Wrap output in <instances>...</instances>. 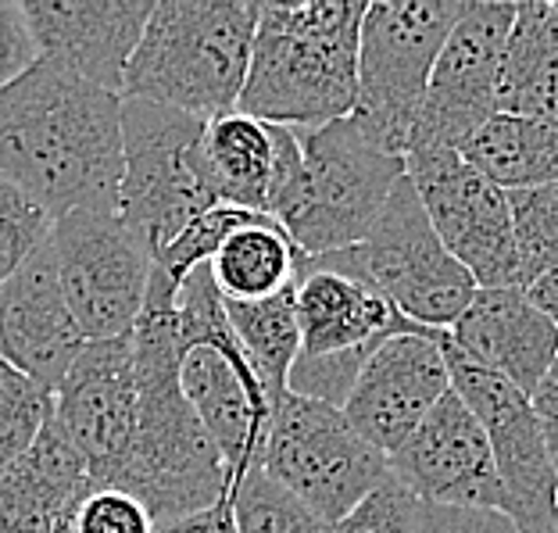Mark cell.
<instances>
[{"instance_id": "cell-13", "label": "cell", "mask_w": 558, "mask_h": 533, "mask_svg": "<svg viewBox=\"0 0 558 533\" xmlns=\"http://www.w3.org/2000/svg\"><path fill=\"white\" fill-rule=\"evenodd\" d=\"M515 4L465 0L462 19L444 44L429 75L423 111L415 119L409 155L459 150L498 116V80L505 40L512 33ZM404 155V158H409Z\"/></svg>"}, {"instance_id": "cell-6", "label": "cell", "mask_w": 558, "mask_h": 533, "mask_svg": "<svg viewBox=\"0 0 558 533\" xmlns=\"http://www.w3.org/2000/svg\"><path fill=\"white\" fill-rule=\"evenodd\" d=\"M294 133L301 140L304 186L279 226L304 258L359 247L404 180V158L359 111Z\"/></svg>"}, {"instance_id": "cell-15", "label": "cell", "mask_w": 558, "mask_h": 533, "mask_svg": "<svg viewBox=\"0 0 558 533\" xmlns=\"http://www.w3.org/2000/svg\"><path fill=\"white\" fill-rule=\"evenodd\" d=\"M140 419L133 334L86 340L54 390V423L90 465V484L111 487L130 459Z\"/></svg>"}, {"instance_id": "cell-14", "label": "cell", "mask_w": 558, "mask_h": 533, "mask_svg": "<svg viewBox=\"0 0 558 533\" xmlns=\"http://www.w3.org/2000/svg\"><path fill=\"white\" fill-rule=\"evenodd\" d=\"M451 390L465 401L490 440L505 490V516L523 533H555L558 523V476L544 444L530 395L509 379L480 370L448 344Z\"/></svg>"}, {"instance_id": "cell-39", "label": "cell", "mask_w": 558, "mask_h": 533, "mask_svg": "<svg viewBox=\"0 0 558 533\" xmlns=\"http://www.w3.org/2000/svg\"><path fill=\"white\" fill-rule=\"evenodd\" d=\"M526 298L534 301L537 308L558 326V265H555V269L544 272V276H537L534 283L526 287Z\"/></svg>"}, {"instance_id": "cell-2", "label": "cell", "mask_w": 558, "mask_h": 533, "mask_svg": "<svg viewBox=\"0 0 558 533\" xmlns=\"http://www.w3.org/2000/svg\"><path fill=\"white\" fill-rule=\"evenodd\" d=\"M175 287L180 283L155 265L144 312L133 329L140 387L136 437L111 484L144 501L158 526L215 509L233 494L230 469L180 387L183 348L175 329Z\"/></svg>"}, {"instance_id": "cell-1", "label": "cell", "mask_w": 558, "mask_h": 533, "mask_svg": "<svg viewBox=\"0 0 558 533\" xmlns=\"http://www.w3.org/2000/svg\"><path fill=\"white\" fill-rule=\"evenodd\" d=\"M0 175L54 222L119 208L122 97L40 58L0 90Z\"/></svg>"}, {"instance_id": "cell-11", "label": "cell", "mask_w": 558, "mask_h": 533, "mask_svg": "<svg viewBox=\"0 0 558 533\" xmlns=\"http://www.w3.org/2000/svg\"><path fill=\"white\" fill-rule=\"evenodd\" d=\"M69 312L86 340L130 337L144 312L155 255L119 208H83L50 233Z\"/></svg>"}, {"instance_id": "cell-22", "label": "cell", "mask_w": 558, "mask_h": 533, "mask_svg": "<svg viewBox=\"0 0 558 533\" xmlns=\"http://www.w3.org/2000/svg\"><path fill=\"white\" fill-rule=\"evenodd\" d=\"M90 487V465L50 419L33 448L0 476V533H54Z\"/></svg>"}, {"instance_id": "cell-4", "label": "cell", "mask_w": 558, "mask_h": 533, "mask_svg": "<svg viewBox=\"0 0 558 533\" xmlns=\"http://www.w3.org/2000/svg\"><path fill=\"white\" fill-rule=\"evenodd\" d=\"M258 33V0H161L130 58L122 100H150L194 119L233 111Z\"/></svg>"}, {"instance_id": "cell-8", "label": "cell", "mask_w": 558, "mask_h": 533, "mask_svg": "<svg viewBox=\"0 0 558 533\" xmlns=\"http://www.w3.org/2000/svg\"><path fill=\"white\" fill-rule=\"evenodd\" d=\"M262 473L337 526L390 480V459L354 434L333 404L287 395L272 404Z\"/></svg>"}, {"instance_id": "cell-19", "label": "cell", "mask_w": 558, "mask_h": 533, "mask_svg": "<svg viewBox=\"0 0 558 533\" xmlns=\"http://www.w3.org/2000/svg\"><path fill=\"white\" fill-rule=\"evenodd\" d=\"M22 15L40 58H54L122 97L125 69L155 15V0H22Z\"/></svg>"}, {"instance_id": "cell-27", "label": "cell", "mask_w": 558, "mask_h": 533, "mask_svg": "<svg viewBox=\"0 0 558 533\" xmlns=\"http://www.w3.org/2000/svg\"><path fill=\"white\" fill-rule=\"evenodd\" d=\"M226 301V298H222ZM226 315L244 348L247 365L276 404L287 395V379L301 354V329L294 312V287L265 301H226Z\"/></svg>"}, {"instance_id": "cell-37", "label": "cell", "mask_w": 558, "mask_h": 533, "mask_svg": "<svg viewBox=\"0 0 558 533\" xmlns=\"http://www.w3.org/2000/svg\"><path fill=\"white\" fill-rule=\"evenodd\" d=\"M530 401H534L541 434H544V444H548V455H551V465L558 476V359L548 370V376L537 384L534 395H530Z\"/></svg>"}, {"instance_id": "cell-10", "label": "cell", "mask_w": 558, "mask_h": 533, "mask_svg": "<svg viewBox=\"0 0 558 533\" xmlns=\"http://www.w3.org/2000/svg\"><path fill=\"white\" fill-rule=\"evenodd\" d=\"M348 258L404 319L437 334H448L459 323L480 290L440 244L409 172L395 186L369 237L359 247H348Z\"/></svg>"}, {"instance_id": "cell-5", "label": "cell", "mask_w": 558, "mask_h": 533, "mask_svg": "<svg viewBox=\"0 0 558 533\" xmlns=\"http://www.w3.org/2000/svg\"><path fill=\"white\" fill-rule=\"evenodd\" d=\"M175 329L183 348L180 387L236 487L251 469L262 465L272 401L244 359L208 265H197L175 287Z\"/></svg>"}, {"instance_id": "cell-21", "label": "cell", "mask_w": 558, "mask_h": 533, "mask_svg": "<svg viewBox=\"0 0 558 533\" xmlns=\"http://www.w3.org/2000/svg\"><path fill=\"white\" fill-rule=\"evenodd\" d=\"M448 344L480 370L534 395L558 359V326L526 298V290H476L459 323L448 329Z\"/></svg>"}, {"instance_id": "cell-41", "label": "cell", "mask_w": 558, "mask_h": 533, "mask_svg": "<svg viewBox=\"0 0 558 533\" xmlns=\"http://www.w3.org/2000/svg\"><path fill=\"white\" fill-rule=\"evenodd\" d=\"M555 533H558V523H555Z\"/></svg>"}, {"instance_id": "cell-30", "label": "cell", "mask_w": 558, "mask_h": 533, "mask_svg": "<svg viewBox=\"0 0 558 533\" xmlns=\"http://www.w3.org/2000/svg\"><path fill=\"white\" fill-rule=\"evenodd\" d=\"M509 211H512L519 269H523V290H526L537 276L558 265V183L512 190Z\"/></svg>"}, {"instance_id": "cell-38", "label": "cell", "mask_w": 558, "mask_h": 533, "mask_svg": "<svg viewBox=\"0 0 558 533\" xmlns=\"http://www.w3.org/2000/svg\"><path fill=\"white\" fill-rule=\"evenodd\" d=\"M155 533H236L233 505L230 501H219L215 509L183 516V519H172V523H161Z\"/></svg>"}, {"instance_id": "cell-34", "label": "cell", "mask_w": 558, "mask_h": 533, "mask_svg": "<svg viewBox=\"0 0 558 533\" xmlns=\"http://www.w3.org/2000/svg\"><path fill=\"white\" fill-rule=\"evenodd\" d=\"M415 516L418 501L390 476L351 516L340 519L333 533H415Z\"/></svg>"}, {"instance_id": "cell-32", "label": "cell", "mask_w": 558, "mask_h": 533, "mask_svg": "<svg viewBox=\"0 0 558 533\" xmlns=\"http://www.w3.org/2000/svg\"><path fill=\"white\" fill-rule=\"evenodd\" d=\"M50 233L54 219L25 190L0 175V283H8L47 244Z\"/></svg>"}, {"instance_id": "cell-25", "label": "cell", "mask_w": 558, "mask_h": 533, "mask_svg": "<svg viewBox=\"0 0 558 533\" xmlns=\"http://www.w3.org/2000/svg\"><path fill=\"white\" fill-rule=\"evenodd\" d=\"M462 158L505 194L558 183V122L494 116L462 147Z\"/></svg>"}, {"instance_id": "cell-12", "label": "cell", "mask_w": 558, "mask_h": 533, "mask_svg": "<svg viewBox=\"0 0 558 533\" xmlns=\"http://www.w3.org/2000/svg\"><path fill=\"white\" fill-rule=\"evenodd\" d=\"M404 172L434 222L440 244L480 290H523L509 194L476 172L459 150L404 158Z\"/></svg>"}, {"instance_id": "cell-36", "label": "cell", "mask_w": 558, "mask_h": 533, "mask_svg": "<svg viewBox=\"0 0 558 533\" xmlns=\"http://www.w3.org/2000/svg\"><path fill=\"white\" fill-rule=\"evenodd\" d=\"M415 533H523L498 509H440L418 505Z\"/></svg>"}, {"instance_id": "cell-23", "label": "cell", "mask_w": 558, "mask_h": 533, "mask_svg": "<svg viewBox=\"0 0 558 533\" xmlns=\"http://www.w3.org/2000/svg\"><path fill=\"white\" fill-rule=\"evenodd\" d=\"M498 116L558 122V0L515 4L501 54Z\"/></svg>"}, {"instance_id": "cell-31", "label": "cell", "mask_w": 558, "mask_h": 533, "mask_svg": "<svg viewBox=\"0 0 558 533\" xmlns=\"http://www.w3.org/2000/svg\"><path fill=\"white\" fill-rule=\"evenodd\" d=\"M255 219H258V211H247L236 205H215L201 215V219L190 222L169 247L158 251L155 265L169 279H175V283H183L197 265H208L215 255H219V247L240 230V226H247Z\"/></svg>"}, {"instance_id": "cell-7", "label": "cell", "mask_w": 558, "mask_h": 533, "mask_svg": "<svg viewBox=\"0 0 558 533\" xmlns=\"http://www.w3.org/2000/svg\"><path fill=\"white\" fill-rule=\"evenodd\" d=\"M205 119L186 111L122 100V186L119 215L158 258L215 197L205 169Z\"/></svg>"}, {"instance_id": "cell-3", "label": "cell", "mask_w": 558, "mask_h": 533, "mask_svg": "<svg viewBox=\"0 0 558 533\" xmlns=\"http://www.w3.org/2000/svg\"><path fill=\"white\" fill-rule=\"evenodd\" d=\"M362 0L258 4V33L240 111L287 130H315L359 105Z\"/></svg>"}, {"instance_id": "cell-9", "label": "cell", "mask_w": 558, "mask_h": 533, "mask_svg": "<svg viewBox=\"0 0 558 533\" xmlns=\"http://www.w3.org/2000/svg\"><path fill=\"white\" fill-rule=\"evenodd\" d=\"M462 8L465 0H376L365 8L354 111L401 158L409 155L429 75Z\"/></svg>"}, {"instance_id": "cell-24", "label": "cell", "mask_w": 558, "mask_h": 533, "mask_svg": "<svg viewBox=\"0 0 558 533\" xmlns=\"http://www.w3.org/2000/svg\"><path fill=\"white\" fill-rule=\"evenodd\" d=\"M205 169L215 197L265 215L272 180V125L244 116L240 108L205 122Z\"/></svg>"}, {"instance_id": "cell-33", "label": "cell", "mask_w": 558, "mask_h": 533, "mask_svg": "<svg viewBox=\"0 0 558 533\" xmlns=\"http://www.w3.org/2000/svg\"><path fill=\"white\" fill-rule=\"evenodd\" d=\"M69 533H155L158 523L147 505L119 487H90L61 516Z\"/></svg>"}, {"instance_id": "cell-35", "label": "cell", "mask_w": 558, "mask_h": 533, "mask_svg": "<svg viewBox=\"0 0 558 533\" xmlns=\"http://www.w3.org/2000/svg\"><path fill=\"white\" fill-rule=\"evenodd\" d=\"M40 61V50L29 33V22L22 15V4L0 0V90L19 80L25 69H33Z\"/></svg>"}, {"instance_id": "cell-28", "label": "cell", "mask_w": 558, "mask_h": 533, "mask_svg": "<svg viewBox=\"0 0 558 533\" xmlns=\"http://www.w3.org/2000/svg\"><path fill=\"white\" fill-rule=\"evenodd\" d=\"M236 533H333L308 505H301L294 494L272 484L258 469L240 480L230 494Z\"/></svg>"}, {"instance_id": "cell-17", "label": "cell", "mask_w": 558, "mask_h": 533, "mask_svg": "<svg viewBox=\"0 0 558 533\" xmlns=\"http://www.w3.org/2000/svg\"><path fill=\"white\" fill-rule=\"evenodd\" d=\"M294 312L304 359L365 365V359L398 334H412V319L390 304L351 265L348 251L304 258L294 279Z\"/></svg>"}, {"instance_id": "cell-40", "label": "cell", "mask_w": 558, "mask_h": 533, "mask_svg": "<svg viewBox=\"0 0 558 533\" xmlns=\"http://www.w3.org/2000/svg\"><path fill=\"white\" fill-rule=\"evenodd\" d=\"M54 533H69V530H65V526H61V523H58V526H54Z\"/></svg>"}, {"instance_id": "cell-29", "label": "cell", "mask_w": 558, "mask_h": 533, "mask_svg": "<svg viewBox=\"0 0 558 533\" xmlns=\"http://www.w3.org/2000/svg\"><path fill=\"white\" fill-rule=\"evenodd\" d=\"M54 419V395L0 359V476L33 448Z\"/></svg>"}, {"instance_id": "cell-26", "label": "cell", "mask_w": 558, "mask_h": 533, "mask_svg": "<svg viewBox=\"0 0 558 533\" xmlns=\"http://www.w3.org/2000/svg\"><path fill=\"white\" fill-rule=\"evenodd\" d=\"M301 262L304 255L283 226L269 215H258L226 240L208 269L226 301H265L294 287Z\"/></svg>"}, {"instance_id": "cell-20", "label": "cell", "mask_w": 558, "mask_h": 533, "mask_svg": "<svg viewBox=\"0 0 558 533\" xmlns=\"http://www.w3.org/2000/svg\"><path fill=\"white\" fill-rule=\"evenodd\" d=\"M83 344L86 337L58 279L54 244L47 240L8 283H0V359L54 395Z\"/></svg>"}, {"instance_id": "cell-18", "label": "cell", "mask_w": 558, "mask_h": 533, "mask_svg": "<svg viewBox=\"0 0 558 533\" xmlns=\"http://www.w3.org/2000/svg\"><path fill=\"white\" fill-rule=\"evenodd\" d=\"M390 476L418 505L505 512V490L490 440L454 390L390 455Z\"/></svg>"}, {"instance_id": "cell-16", "label": "cell", "mask_w": 558, "mask_h": 533, "mask_svg": "<svg viewBox=\"0 0 558 533\" xmlns=\"http://www.w3.org/2000/svg\"><path fill=\"white\" fill-rule=\"evenodd\" d=\"M448 395V334L412 329L384 340L365 359L344 415L354 434L390 459Z\"/></svg>"}]
</instances>
